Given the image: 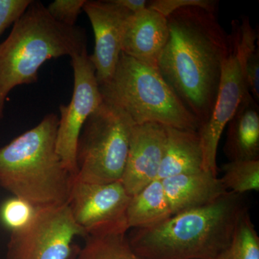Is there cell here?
Here are the masks:
<instances>
[{"label":"cell","instance_id":"30bf717a","mask_svg":"<svg viewBox=\"0 0 259 259\" xmlns=\"http://www.w3.org/2000/svg\"><path fill=\"white\" fill-rule=\"evenodd\" d=\"M247 93L248 88L238 48L230 33L228 53L223 61L215 103L208 120L197 130L203 156L204 171L218 176L217 153L220 140Z\"/></svg>","mask_w":259,"mask_h":259},{"label":"cell","instance_id":"7c38bea8","mask_svg":"<svg viewBox=\"0 0 259 259\" xmlns=\"http://www.w3.org/2000/svg\"><path fill=\"white\" fill-rule=\"evenodd\" d=\"M166 139V126L146 123L133 127L128 154L120 180L131 197L158 180Z\"/></svg>","mask_w":259,"mask_h":259},{"label":"cell","instance_id":"5b68a950","mask_svg":"<svg viewBox=\"0 0 259 259\" xmlns=\"http://www.w3.org/2000/svg\"><path fill=\"white\" fill-rule=\"evenodd\" d=\"M102 100L128 116L134 125L157 123L197 131L199 122L158 70L121 53L110 79L99 85Z\"/></svg>","mask_w":259,"mask_h":259},{"label":"cell","instance_id":"7a4b0ae2","mask_svg":"<svg viewBox=\"0 0 259 259\" xmlns=\"http://www.w3.org/2000/svg\"><path fill=\"white\" fill-rule=\"evenodd\" d=\"M246 211L244 195L228 192L156 226L132 229L127 241L142 259H214L229 244Z\"/></svg>","mask_w":259,"mask_h":259},{"label":"cell","instance_id":"603a6c76","mask_svg":"<svg viewBox=\"0 0 259 259\" xmlns=\"http://www.w3.org/2000/svg\"><path fill=\"white\" fill-rule=\"evenodd\" d=\"M87 0H55L47 7L54 20L66 26H76Z\"/></svg>","mask_w":259,"mask_h":259},{"label":"cell","instance_id":"5bb4252c","mask_svg":"<svg viewBox=\"0 0 259 259\" xmlns=\"http://www.w3.org/2000/svg\"><path fill=\"white\" fill-rule=\"evenodd\" d=\"M161 182L172 215L212 203L228 192L221 178L204 170L169 177Z\"/></svg>","mask_w":259,"mask_h":259},{"label":"cell","instance_id":"484cf974","mask_svg":"<svg viewBox=\"0 0 259 259\" xmlns=\"http://www.w3.org/2000/svg\"><path fill=\"white\" fill-rule=\"evenodd\" d=\"M114 3L132 14L139 13L148 7L146 0H113Z\"/></svg>","mask_w":259,"mask_h":259},{"label":"cell","instance_id":"ba28073f","mask_svg":"<svg viewBox=\"0 0 259 259\" xmlns=\"http://www.w3.org/2000/svg\"><path fill=\"white\" fill-rule=\"evenodd\" d=\"M74 91L69 105H61L56 135V151L72 176L77 173L76 151L80 134L89 117L103 102L95 66L88 49L71 56Z\"/></svg>","mask_w":259,"mask_h":259},{"label":"cell","instance_id":"ffe728a7","mask_svg":"<svg viewBox=\"0 0 259 259\" xmlns=\"http://www.w3.org/2000/svg\"><path fill=\"white\" fill-rule=\"evenodd\" d=\"M214 259H259V236L248 211L240 218L229 244Z\"/></svg>","mask_w":259,"mask_h":259},{"label":"cell","instance_id":"52a82bcc","mask_svg":"<svg viewBox=\"0 0 259 259\" xmlns=\"http://www.w3.org/2000/svg\"><path fill=\"white\" fill-rule=\"evenodd\" d=\"M77 236L87 233L67 204L38 207L25 226L11 231L6 259H69Z\"/></svg>","mask_w":259,"mask_h":259},{"label":"cell","instance_id":"cb8c5ba5","mask_svg":"<svg viewBox=\"0 0 259 259\" xmlns=\"http://www.w3.org/2000/svg\"><path fill=\"white\" fill-rule=\"evenodd\" d=\"M218 5V2L213 0H153L148 1V8L168 18L174 12L185 7H198L216 13Z\"/></svg>","mask_w":259,"mask_h":259},{"label":"cell","instance_id":"2e32d148","mask_svg":"<svg viewBox=\"0 0 259 259\" xmlns=\"http://www.w3.org/2000/svg\"><path fill=\"white\" fill-rule=\"evenodd\" d=\"M166 132L158 180L202 171L203 156L197 131L166 127Z\"/></svg>","mask_w":259,"mask_h":259},{"label":"cell","instance_id":"6da1fadb","mask_svg":"<svg viewBox=\"0 0 259 259\" xmlns=\"http://www.w3.org/2000/svg\"><path fill=\"white\" fill-rule=\"evenodd\" d=\"M168 38L158 70L199 127L208 120L215 103L228 50V34L216 13L185 7L167 18Z\"/></svg>","mask_w":259,"mask_h":259},{"label":"cell","instance_id":"9c48e42d","mask_svg":"<svg viewBox=\"0 0 259 259\" xmlns=\"http://www.w3.org/2000/svg\"><path fill=\"white\" fill-rule=\"evenodd\" d=\"M131 197L121 182L88 183L74 179L68 207L88 236L127 233V209Z\"/></svg>","mask_w":259,"mask_h":259},{"label":"cell","instance_id":"ac0fdd59","mask_svg":"<svg viewBox=\"0 0 259 259\" xmlns=\"http://www.w3.org/2000/svg\"><path fill=\"white\" fill-rule=\"evenodd\" d=\"M231 34L238 48V54L248 93L259 101V48L256 29L253 28L248 17L231 23Z\"/></svg>","mask_w":259,"mask_h":259},{"label":"cell","instance_id":"44dd1931","mask_svg":"<svg viewBox=\"0 0 259 259\" xmlns=\"http://www.w3.org/2000/svg\"><path fill=\"white\" fill-rule=\"evenodd\" d=\"M221 179L228 192L239 194L259 190V160L229 161Z\"/></svg>","mask_w":259,"mask_h":259},{"label":"cell","instance_id":"e0dca14e","mask_svg":"<svg viewBox=\"0 0 259 259\" xmlns=\"http://www.w3.org/2000/svg\"><path fill=\"white\" fill-rule=\"evenodd\" d=\"M172 216L161 180H156L131 197L127 209L129 229L156 226Z\"/></svg>","mask_w":259,"mask_h":259},{"label":"cell","instance_id":"d4e9b609","mask_svg":"<svg viewBox=\"0 0 259 259\" xmlns=\"http://www.w3.org/2000/svg\"><path fill=\"white\" fill-rule=\"evenodd\" d=\"M32 3V0H0V35L23 16Z\"/></svg>","mask_w":259,"mask_h":259},{"label":"cell","instance_id":"d6986e66","mask_svg":"<svg viewBox=\"0 0 259 259\" xmlns=\"http://www.w3.org/2000/svg\"><path fill=\"white\" fill-rule=\"evenodd\" d=\"M69 259H142L127 241V234L88 236L81 248L73 247Z\"/></svg>","mask_w":259,"mask_h":259},{"label":"cell","instance_id":"4fadbf2b","mask_svg":"<svg viewBox=\"0 0 259 259\" xmlns=\"http://www.w3.org/2000/svg\"><path fill=\"white\" fill-rule=\"evenodd\" d=\"M168 38L167 18L147 7L127 19L122 35V52L158 70V61Z\"/></svg>","mask_w":259,"mask_h":259},{"label":"cell","instance_id":"8992f818","mask_svg":"<svg viewBox=\"0 0 259 259\" xmlns=\"http://www.w3.org/2000/svg\"><path fill=\"white\" fill-rule=\"evenodd\" d=\"M134 125L123 112L102 102L81 130L76 151L75 180L95 184L120 182Z\"/></svg>","mask_w":259,"mask_h":259},{"label":"cell","instance_id":"9a60e30c","mask_svg":"<svg viewBox=\"0 0 259 259\" xmlns=\"http://www.w3.org/2000/svg\"><path fill=\"white\" fill-rule=\"evenodd\" d=\"M249 93L228 123L224 153L229 161L259 160V107Z\"/></svg>","mask_w":259,"mask_h":259},{"label":"cell","instance_id":"8fae6325","mask_svg":"<svg viewBox=\"0 0 259 259\" xmlns=\"http://www.w3.org/2000/svg\"><path fill=\"white\" fill-rule=\"evenodd\" d=\"M83 10L88 17L95 45L90 59L95 66L99 85L110 79L122 53V40L126 22L132 13L108 1H86Z\"/></svg>","mask_w":259,"mask_h":259},{"label":"cell","instance_id":"7402d4cb","mask_svg":"<svg viewBox=\"0 0 259 259\" xmlns=\"http://www.w3.org/2000/svg\"><path fill=\"white\" fill-rule=\"evenodd\" d=\"M35 209L26 201L14 197L6 201L2 207V221L11 231H15L30 221Z\"/></svg>","mask_w":259,"mask_h":259},{"label":"cell","instance_id":"277c9868","mask_svg":"<svg viewBox=\"0 0 259 259\" xmlns=\"http://www.w3.org/2000/svg\"><path fill=\"white\" fill-rule=\"evenodd\" d=\"M87 49L84 28L59 23L45 5L32 1L8 38L0 44V120L10 92L20 85L36 83L44 63Z\"/></svg>","mask_w":259,"mask_h":259},{"label":"cell","instance_id":"3957f363","mask_svg":"<svg viewBox=\"0 0 259 259\" xmlns=\"http://www.w3.org/2000/svg\"><path fill=\"white\" fill-rule=\"evenodd\" d=\"M58 126V115L48 114L0 148V187L35 208L69 201L74 177L56 151Z\"/></svg>","mask_w":259,"mask_h":259}]
</instances>
